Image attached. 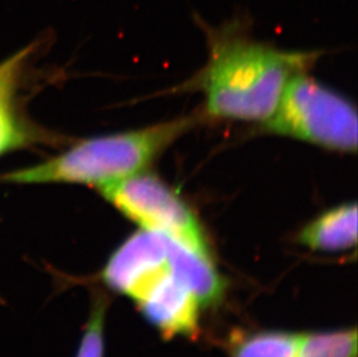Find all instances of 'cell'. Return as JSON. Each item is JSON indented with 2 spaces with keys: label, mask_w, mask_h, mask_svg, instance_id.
<instances>
[{
  "label": "cell",
  "mask_w": 358,
  "mask_h": 357,
  "mask_svg": "<svg viewBox=\"0 0 358 357\" xmlns=\"http://www.w3.org/2000/svg\"><path fill=\"white\" fill-rule=\"evenodd\" d=\"M209 58L188 88L204 97L210 118L267 121L287 84L308 72L318 54L282 50L254 40L239 24L208 29Z\"/></svg>",
  "instance_id": "6da1fadb"
},
{
  "label": "cell",
  "mask_w": 358,
  "mask_h": 357,
  "mask_svg": "<svg viewBox=\"0 0 358 357\" xmlns=\"http://www.w3.org/2000/svg\"><path fill=\"white\" fill-rule=\"evenodd\" d=\"M202 118V114L188 115L134 132L87 139L50 160L8 173L3 180L13 183L107 185L144 172Z\"/></svg>",
  "instance_id": "7a4b0ae2"
},
{
  "label": "cell",
  "mask_w": 358,
  "mask_h": 357,
  "mask_svg": "<svg viewBox=\"0 0 358 357\" xmlns=\"http://www.w3.org/2000/svg\"><path fill=\"white\" fill-rule=\"evenodd\" d=\"M264 129L328 150H357L355 106L308 72L298 74L287 84L274 114L264 122Z\"/></svg>",
  "instance_id": "3957f363"
},
{
  "label": "cell",
  "mask_w": 358,
  "mask_h": 357,
  "mask_svg": "<svg viewBox=\"0 0 358 357\" xmlns=\"http://www.w3.org/2000/svg\"><path fill=\"white\" fill-rule=\"evenodd\" d=\"M101 195L142 230L178 240L210 256L209 240L189 204L158 176L142 172L100 186Z\"/></svg>",
  "instance_id": "277c9868"
},
{
  "label": "cell",
  "mask_w": 358,
  "mask_h": 357,
  "mask_svg": "<svg viewBox=\"0 0 358 357\" xmlns=\"http://www.w3.org/2000/svg\"><path fill=\"white\" fill-rule=\"evenodd\" d=\"M303 246L320 252H341L357 243V206L345 203L321 214L301 230Z\"/></svg>",
  "instance_id": "5b68a950"
},
{
  "label": "cell",
  "mask_w": 358,
  "mask_h": 357,
  "mask_svg": "<svg viewBox=\"0 0 358 357\" xmlns=\"http://www.w3.org/2000/svg\"><path fill=\"white\" fill-rule=\"evenodd\" d=\"M31 48H26L0 64V155L20 148L27 135L17 120L14 95L24 61Z\"/></svg>",
  "instance_id": "8992f818"
},
{
  "label": "cell",
  "mask_w": 358,
  "mask_h": 357,
  "mask_svg": "<svg viewBox=\"0 0 358 357\" xmlns=\"http://www.w3.org/2000/svg\"><path fill=\"white\" fill-rule=\"evenodd\" d=\"M301 334L260 332L243 337L232 348V357H298Z\"/></svg>",
  "instance_id": "52a82bcc"
},
{
  "label": "cell",
  "mask_w": 358,
  "mask_h": 357,
  "mask_svg": "<svg viewBox=\"0 0 358 357\" xmlns=\"http://www.w3.org/2000/svg\"><path fill=\"white\" fill-rule=\"evenodd\" d=\"M298 357H357L356 328L301 334Z\"/></svg>",
  "instance_id": "ba28073f"
},
{
  "label": "cell",
  "mask_w": 358,
  "mask_h": 357,
  "mask_svg": "<svg viewBox=\"0 0 358 357\" xmlns=\"http://www.w3.org/2000/svg\"><path fill=\"white\" fill-rule=\"evenodd\" d=\"M107 300L98 293L92 302L87 323L85 325L76 357H103L105 354V321Z\"/></svg>",
  "instance_id": "9c48e42d"
}]
</instances>
